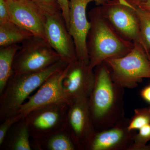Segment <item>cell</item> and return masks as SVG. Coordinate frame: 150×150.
<instances>
[{
	"mask_svg": "<svg viewBox=\"0 0 150 150\" xmlns=\"http://www.w3.org/2000/svg\"><path fill=\"white\" fill-rule=\"evenodd\" d=\"M95 83L88 98L92 120L96 131L109 129L125 118L124 88L112 79L104 62L94 69Z\"/></svg>",
	"mask_w": 150,
	"mask_h": 150,
	"instance_id": "obj_1",
	"label": "cell"
},
{
	"mask_svg": "<svg viewBox=\"0 0 150 150\" xmlns=\"http://www.w3.org/2000/svg\"><path fill=\"white\" fill-rule=\"evenodd\" d=\"M90 28L87 38L89 67L93 70L106 59L120 58L131 51L134 43L121 37L105 17L99 6L90 11Z\"/></svg>",
	"mask_w": 150,
	"mask_h": 150,
	"instance_id": "obj_2",
	"label": "cell"
},
{
	"mask_svg": "<svg viewBox=\"0 0 150 150\" xmlns=\"http://www.w3.org/2000/svg\"><path fill=\"white\" fill-rule=\"evenodd\" d=\"M69 62L61 59L48 68L35 72L13 74L0 95V120L16 115L25 100L52 74L64 69Z\"/></svg>",
	"mask_w": 150,
	"mask_h": 150,
	"instance_id": "obj_3",
	"label": "cell"
},
{
	"mask_svg": "<svg viewBox=\"0 0 150 150\" xmlns=\"http://www.w3.org/2000/svg\"><path fill=\"white\" fill-rule=\"evenodd\" d=\"M112 80L124 88L137 87L145 78L150 79V60L142 45L134 43L130 52L120 58L106 59Z\"/></svg>",
	"mask_w": 150,
	"mask_h": 150,
	"instance_id": "obj_4",
	"label": "cell"
},
{
	"mask_svg": "<svg viewBox=\"0 0 150 150\" xmlns=\"http://www.w3.org/2000/svg\"><path fill=\"white\" fill-rule=\"evenodd\" d=\"M61 59L46 39L33 35L21 44L14 59L13 71L16 74L35 72Z\"/></svg>",
	"mask_w": 150,
	"mask_h": 150,
	"instance_id": "obj_5",
	"label": "cell"
},
{
	"mask_svg": "<svg viewBox=\"0 0 150 150\" xmlns=\"http://www.w3.org/2000/svg\"><path fill=\"white\" fill-rule=\"evenodd\" d=\"M69 105L53 103L37 108L24 118L33 140H38L67 130Z\"/></svg>",
	"mask_w": 150,
	"mask_h": 150,
	"instance_id": "obj_6",
	"label": "cell"
},
{
	"mask_svg": "<svg viewBox=\"0 0 150 150\" xmlns=\"http://www.w3.org/2000/svg\"><path fill=\"white\" fill-rule=\"evenodd\" d=\"M98 6L105 17L121 37L140 44L144 49L139 21L134 7L119 0H108Z\"/></svg>",
	"mask_w": 150,
	"mask_h": 150,
	"instance_id": "obj_7",
	"label": "cell"
},
{
	"mask_svg": "<svg viewBox=\"0 0 150 150\" xmlns=\"http://www.w3.org/2000/svg\"><path fill=\"white\" fill-rule=\"evenodd\" d=\"M107 1L69 0L68 29L74 42L77 59L88 65L89 59L87 48V38L91 24L87 16V6L91 2H95L97 5L100 6Z\"/></svg>",
	"mask_w": 150,
	"mask_h": 150,
	"instance_id": "obj_8",
	"label": "cell"
},
{
	"mask_svg": "<svg viewBox=\"0 0 150 150\" xmlns=\"http://www.w3.org/2000/svg\"><path fill=\"white\" fill-rule=\"evenodd\" d=\"M67 67L52 74L36 93L28 97V100L21 105L17 114L20 120L24 119L33 110L45 105L59 103L71 104L72 103L66 96L62 86Z\"/></svg>",
	"mask_w": 150,
	"mask_h": 150,
	"instance_id": "obj_9",
	"label": "cell"
},
{
	"mask_svg": "<svg viewBox=\"0 0 150 150\" xmlns=\"http://www.w3.org/2000/svg\"><path fill=\"white\" fill-rule=\"evenodd\" d=\"M46 39L62 59L68 62L77 60L74 39L65 22L62 11L44 12Z\"/></svg>",
	"mask_w": 150,
	"mask_h": 150,
	"instance_id": "obj_10",
	"label": "cell"
},
{
	"mask_svg": "<svg viewBox=\"0 0 150 150\" xmlns=\"http://www.w3.org/2000/svg\"><path fill=\"white\" fill-rule=\"evenodd\" d=\"M67 130L79 150H86L95 133L92 120L88 98L74 100L67 112Z\"/></svg>",
	"mask_w": 150,
	"mask_h": 150,
	"instance_id": "obj_11",
	"label": "cell"
},
{
	"mask_svg": "<svg viewBox=\"0 0 150 150\" xmlns=\"http://www.w3.org/2000/svg\"><path fill=\"white\" fill-rule=\"evenodd\" d=\"M95 74L89 65L77 59L70 62L62 86L66 96L71 102L80 98H88L95 83Z\"/></svg>",
	"mask_w": 150,
	"mask_h": 150,
	"instance_id": "obj_12",
	"label": "cell"
},
{
	"mask_svg": "<svg viewBox=\"0 0 150 150\" xmlns=\"http://www.w3.org/2000/svg\"><path fill=\"white\" fill-rule=\"evenodd\" d=\"M11 21L35 36L45 38L46 17L43 10L30 0H6Z\"/></svg>",
	"mask_w": 150,
	"mask_h": 150,
	"instance_id": "obj_13",
	"label": "cell"
},
{
	"mask_svg": "<svg viewBox=\"0 0 150 150\" xmlns=\"http://www.w3.org/2000/svg\"><path fill=\"white\" fill-rule=\"evenodd\" d=\"M129 120L125 117L109 129L96 131L86 150H129L137 133L128 129Z\"/></svg>",
	"mask_w": 150,
	"mask_h": 150,
	"instance_id": "obj_14",
	"label": "cell"
},
{
	"mask_svg": "<svg viewBox=\"0 0 150 150\" xmlns=\"http://www.w3.org/2000/svg\"><path fill=\"white\" fill-rule=\"evenodd\" d=\"M30 138L26 121L21 119L12 126L1 147L6 150H33Z\"/></svg>",
	"mask_w": 150,
	"mask_h": 150,
	"instance_id": "obj_15",
	"label": "cell"
},
{
	"mask_svg": "<svg viewBox=\"0 0 150 150\" xmlns=\"http://www.w3.org/2000/svg\"><path fill=\"white\" fill-rule=\"evenodd\" d=\"M32 140L33 149L35 150H78L67 130L40 139Z\"/></svg>",
	"mask_w": 150,
	"mask_h": 150,
	"instance_id": "obj_16",
	"label": "cell"
},
{
	"mask_svg": "<svg viewBox=\"0 0 150 150\" xmlns=\"http://www.w3.org/2000/svg\"><path fill=\"white\" fill-rule=\"evenodd\" d=\"M33 35L27 30L12 21L0 23V46L6 47L15 44H21Z\"/></svg>",
	"mask_w": 150,
	"mask_h": 150,
	"instance_id": "obj_17",
	"label": "cell"
},
{
	"mask_svg": "<svg viewBox=\"0 0 150 150\" xmlns=\"http://www.w3.org/2000/svg\"><path fill=\"white\" fill-rule=\"evenodd\" d=\"M20 47L21 44H15L0 48V95L13 74L14 59Z\"/></svg>",
	"mask_w": 150,
	"mask_h": 150,
	"instance_id": "obj_18",
	"label": "cell"
},
{
	"mask_svg": "<svg viewBox=\"0 0 150 150\" xmlns=\"http://www.w3.org/2000/svg\"><path fill=\"white\" fill-rule=\"evenodd\" d=\"M139 21L141 36L145 51L149 57L150 51V11L133 6Z\"/></svg>",
	"mask_w": 150,
	"mask_h": 150,
	"instance_id": "obj_19",
	"label": "cell"
},
{
	"mask_svg": "<svg viewBox=\"0 0 150 150\" xmlns=\"http://www.w3.org/2000/svg\"><path fill=\"white\" fill-rule=\"evenodd\" d=\"M150 124V106L136 108L134 115L130 119L128 128L130 131L139 130Z\"/></svg>",
	"mask_w": 150,
	"mask_h": 150,
	"instance_id": "obj_20",
	"label": "cell"
},
{
	"mask_svg": "<svg viewBox=\"0 0 150 150\" xmlns=\"http://www.w3.org/2000/svg\"><path fill=\"white\" fill-rule=\"evenodd\" d=\"M134 137V142L129 150H142L150 141V124L139 129Z\"/></svg>",
	"mask_w": 150,
	"mask_h": 150,
	"instance_id": "obj_21",
	"label": "cell"
},
{
	"mask_svg": "<svg viewBox=\"0 0 150 150\" xmlns=\"http://www.w3.org/2000/svg\"><path fill=\"white\" fill-rule=\"evenodd\" d=\"M19 121L18 116L16 114L6 118L2 122V123L0 126V146L3 144L7 134L13 125Z\"/></svg>",
	"mask_w": 150,
	"mask_h": 150,
	"instance_id": "obj_22",
	"label": "cell"
},
{
	"mask_svg": "<svg viewBox=\"0 0 150 150\" xmlns=\"http://www.w3.org/2000/svg\"><path fill=\"white\" fill-rule=\"evenodd\" d=\"M35 3L44 12L61 10L58 0H30ZM62 11V10H61Z\"/></svg>",
	"mask_w": 150,
	"mask_h": 150,
	"instance_id": "obj_23",
	"label": "cell"
},
{
	"mask_svg": "<svg viewBox=\"0 0 150 150\" xmlns=\"http://www.w3.org/2000/svg\"><path fill=\"white\" fill-rule=\"evenodd\" d=\"M12 21L6 0H0V23Z\"/></svg>",
	"mask_w": 150,
	"mask_h": 150,
	"instance_id": "obj_24",
	"label": "cell"
},
{
	"mask_svg": "<svg viewBox=\"0 0 150 150\" xmlns=\"http://www.w3.org/2000/svg\"><path fill=\"white\" fill-rule=\"evenodd\" d=\"M58 1H59V5L62 10V15L68 28L69 21V0H58Z\"/></svg>",
	"mask_w": 150,
	"mask_h": 150,
	"instance_id": "obj_25",
	"label": "cell"
},
{
	"mask_svg": "<svg viewBox=\"0 0 150 150\" xmlns=\"http://www.w3.org/2000/svg\"><path fill=\"white\" fill-rule=\"evenodd\" d=\"M140 95L145 101L150 104V84L142 89Z\"/></svg>",
	"mask_w": 150,
	"mask_h": 150,
	"instance_id": "obj_26",
	"label": "cell"
},
{
	"mask_svg": "<svg viewBox=\"0 0 150 150\" xmlns=\"http://www.w3.org/2000/svg\"><path fill=\"white\" fill-rule=\"evenodd\" d=\"M137 6L142 9L150 11V0H146Z\"/></svg>",
	"mask_w": 150,
	"mask_h": 150,
	"instance_id": "obj_27",
	"label": "cell"
},
{
	"mask_svg": "<svg viewBox=\"0 0 150 150\" xmlns=\"http://www.w3.org/2000/svg\"><path fill=\"white\" fill-rule=\"evenodd\" d=\"M127 4L132 6H137L141 3L146 1V0H125Z\"/></svg>",
	"mask_w": 150,
	"mask_h": 150,
	"instance_id": "obj_28",
	"label": "cell"
},
{
	"mask_svg": "<svg viewBox=\"0 0 150 150\" xmlns=\"http://www.w3.org/2000/svg\"><path fill=\"white\" fill-rule=\"evenodd\" d=\"M119 1H120L122 2H125V1L124 0H119Z\"/></svg>",
	"mask_w": 150,
	"mask_h": 150,
	"instance_id": "obj_29",
	"label": "cell"
},
{
	"mask_svg": "<svg viewBox=\"0 0 150 150\" xmlns=\"http://www.w3.org/2000/svg\"><path fill=\"white\" fill-rule=\"evenodd\" d=\"M149 59H150V53H149Z\"/></svg>",
	"mask_w": 150,
	"mask_h": 150,
	"instance_id": "obj_30",
	"label": "cell"
}]
</instances>
